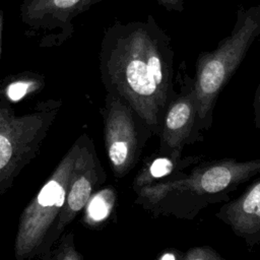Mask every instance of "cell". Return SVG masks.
Wrapping results in <instances>:
<instances>
[{
	"label": "cell",
	"mask_w": 260,
	"mask_h": 260,
	"mask_svg": "<svg viewBox=\"0 0 260 260\" xmlns=\"http://www.w3.org/2000/svg\"><path fill=\"white\" fill-rule=\"evenodd\" d=\"M79 149L80 145H74L24 209L15 241L17 258L27 257L41 246L53 221L60 214Z\"/></svg>",
	"instance_id": "5"
},
{
	"label": "cell",
	"mask_w": 260,
	"mask_h": 260,
	"mask_svg": "<svg viewBox=\"0 0 260 260\" xmlns=\"http://www.w3.org/2000/svg\"><path fill=\"white\" fill-rule=\"evenodd\" d=\"M175 82L178 89L162 117L157 152L180 155L186 145L203 141V135L198 123L194 78L188 74L185 61L178 66Z\"/></svg>",
	"instance_id": "6"
},
{
	"label": "cell",
	"mask_w": 260,
	"mask_h": 260,
	"mask_svg": "<svg viewBox=\"0 0 260 260\" xmlns=\"http://www.w3.org/2000/svg\"><path fill=\"white\" fill-rule=\"evenodd\" d=\"M253 109H254V124L256 128L260 131V80L258 87L256 89L254 102H253Z\"/></svg>",
	"instance_id": "16"
},
{
	"label": "cell",
	"mask_w": 260,
	"mask_h": 260,
	"mask_svg": "<svg viewBox=\"0 0 260 260\" xmlns=\"http://www.w3.org/2000/svg\"><path fill=\"white\" fill-rule=\"evenodd\" d=\"M260 36V4L239 6L232 32L212 51L202 52L195 62L194 86L201 131L210 129L217 98Z\"/></svg>",
	"instance_id": "3"
},
{
	"label": "cell",
	"mask_w": 260,
	"mask_h": 260,
	"mask_svg": "<svg viewBox=\"0 0 260 260\" xmlns=\"http://www.w3.org/2000/svg\"><path fill=\"white\" fill-rule=\"evenodd\" d=\"M101 71L108 93L126 102L158 135L165 111L176 94L175 50L153 15L115 21L105 32Z\"/></svg>",
	"instance_id": "1"
},
{
	"label": "cell",
	"mask_w": 260,
	"mask_h": 260,
	"mask_svg": "<svg viewBox=\"0 0 260 260\" xmlns=\"http://www.w3.org/2000/svg\"><path fill=\"white\" fill-rule=\"evenodd\" d=\"M222 256L209 246H196L183 253V260H220Z\"/></svg>",
	"instance_id": "13"
},
{
	"label": "cell",
	"mask_w": 260,
	"mask_h": 260,
	"mask_svg": "<svg viewBox=\"0 0 260 260\" xmlns=\"http://www.w3.org/2000/svg\"><path fill=\"white\" fill-rule=\"evenodd\" d=\"M259 173L260 158L202 160L192 166L188 173L180 172L136 191L134 204L153 217L192 220L207 206L229 201L232 192Z\"/></svg>",
	"instance_id": "2"
},
{
	"label": "cell",
	"mask_w": 260,
	"mask_h": 260,
	"mask_svg": "<svg viewBox=\"0 0 260 260\" xmlns=\"http://www.w3.org/2000/svg\"><path fill=\"white\" fill-rule=\"evenodd\" d=\"M102 0H24L21 18L30 25L65 23Z\"/></svg>",
	"instance_id": "10"
},
{
	"label": "cell",
	"mask_w": 260,
	"mask_h": 260,
	"mask_svg": "<svg viewBox=\"0 0 260 260\" xmlns=\"http://www.w3.org/2000/svg\"><path fill=\"white\" fill-rule=\"evenodd\" d=\"M12 114L0 108V185L32 154L44 130L41 115L14 117Z\"/></svg>",
	"instance_id": "7"
},
{
	"label": "cell",
	"mask_w": 260,
	"mask_h": 260,
	"mask_svg": "<svg viewBox=\"0 0 260 260\" xmlns=\"http://www.w3.org/2000/svg\"><path fill=\"white\" fill-rule=\"evenodd\" d=\"M166 10L170 12H183L184 0H156Z\"/></svg>",
	"instance_id": "15"
},
{
	"label": "cell",
	"mask_w": 260,
	"mask_h": 260,
	"mask_svg": "<svg viewBox=\"0 0 260 260\" xmlns=\"http://www.w3.org/2000/svg\"><path fill=\"white\" fill-rule=\"evenodd\" d=\"M116 198V192L110 186L91 195L87 202V218L94 222L106 220L114 208Z\"/></svg>",
	"instance_id": "12"
},
{
	"label": "cell",
	"mask_w": 260,
	"mask_h": 260,
	"mask_svg": "<svg viewBox=\"0 0 260 260\" xmlns=\"http://www.w3.org/2000/svg\"><path fill=\"white\" fill-rule=\"evenodd\" d=\"M31 82L15 81L7 87V96L13 102L21 100L30 89Z\"/></svg>",
	"instance_id": "14"
},
{
	"label": "cell",
	"mask_w": 260,
	"mask_h": 260,
	"mask_svg": "<svg viewBox=\"0 0 260 260\" xmlns=\"http://www.w3.org/2000/svg\"><path fill=\"white\" fill-rule=\"evenodd\" d=\"M204 155H173L156 152L147 157L132 182L134 192L143 187L165 181L202 161Z\"/></svg>",
	"instance_id": "11"
},
{
	"label": "cell",
	"mask_w": 260,
	"mask_h": 260,
	"mask_svg": "<svg viewBox=\"0 0 260 260\" xmlns=\"http://www.w3.org/2000/svg\"><path fill=\"white\" fill-rule=\"evenodd\" d=\"M156 259H158V260H179V259H183V253L178 250L169 249V250L162 251L156 257Z\"/></svg>",
	"instance_id": "17"
},
{
	"label": "cell",
	"mask_w": 260,
	"mask_h": 260,
	"mask_svg": "<svg viewBox=\"0 0 260 260\" xmlns=\"http://www.w3.org/2000/svg\"><path fill=\"white\" fill-rule=\"evenodd\" d=\"M2 29H3V11L0 9V54H1V40H2Z\"/></svg>",
	"instance_id": "18"
},
{
	"label": "cell",
	"mask_w": 260,
	"mask_h": 260,
	"mask_svg": "<svg viewBox=\"0 0 260 260\" xmlns=\"http://www.w3.org/2000/svg\"><path fill=\"white\" fill-rule=\"evenodd\" d=\"M215 216L243 239L250 249L260 247V178L253 181L240 196L224 202Z\"/></svg>",
	"instance_id": "9"
},
{
	"label": "cell",
	"mask_w": 260,
	"mask_h": 260,
	"mask_svg": "<svg viewBox=\"0 0 260 260\" xmlns=\"http://www.w3.org/2000/svg\"><path fill=\"white\" fill-rule=\"evenodd\" d=\"M106 173L102 168L91 142L80 145V149L72 172L65 203L59 216L58 231L69 223L75 215L87 204L93 189L103 184Z\"/></svg>",
	"instance_id": "8"
},
{
	"label": "cell",
	"mask_w": 260,
	"mask_h": 260,
	"mask_svg": "<svg viewBox=\"0 0 260 260\" xmlns=\"http://www.w3.org/2000/svg\"><path fill=\"white\" fill-rule=\"evenodd\" d=\"M104 117V136L108 159L116 179L127 176L139 162L153 132L122 99L108 93Z\"/></svg>",
	"instance_id": "4"
}]
</instances>
